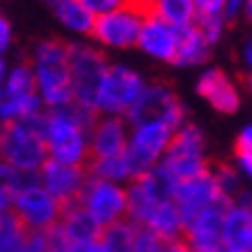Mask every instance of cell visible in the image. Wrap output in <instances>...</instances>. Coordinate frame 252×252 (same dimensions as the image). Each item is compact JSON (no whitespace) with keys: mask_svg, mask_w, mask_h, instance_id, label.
<instances>
[{"mask_svg":"<svg viewBox=\"0 0 252 252\" xmlns=\"http://www.w3.org/2000/svg\"><path fill=\"white\" fill-rule=\"evenodd\" d=\"M97 114L93 109L69 104L65 109H51L42 114V137L46 146V158L61 164L84 167L91 158L88 132Z\"/></svg>","mask_w":252,"mask_h":252,"instance_id":"cell-1","label":"cell"},{"mask_svg":"<svg viewBox=\"0 0 252 252\" xmlns=\"http://www.w3.org/2000/svg\"><path fill=\"white\" fill-rule=\"evenodd\" d=\"M35 77L37 91L46 111L69 107L72 88H69V65H67V44L61 39H42L35 51L32 61L28 63Z\"/></svg>","mask_w":252,"mask_h":252,"instance_id":"cell-2","label":"cell"},{"mask_svg":"<svg viewBox=\"0 0 252 252\" xmlns=\"http://www.w3.org/2000/svg\"><path fill=\"white\" fill-rule=\"evenodd\" d=\"M0 160L23 176H37L49 160L42 137V116L0 123Z\"/></svg>","mask_w":252,"mask_h":252,"instance_id":"cell-3","label":"cell"},{"mask_svg":"<svg viewBox=\"0 0 252 252\" xmlns=\"http://www.w3.org/2000/svg\"><path fill=\"white\" fill-rule=\"evenodd\" d=\"M67 65H69V88L74 104L95 111L99 84L107 74L109 61L104 51L91 42H72L67 44Z\"/></svg>","mask_w":252,"mask_h":252,"instance_id":"cell-4","label":"cell"},{"mask_svg":"<svg viewBox=\"0 0 252 252\" xmlns=\"http://www.w3.org/2000/svg\"><path fill=\"white\" fill-rule=\"evenodd\" d=\"M146 84L148 81L139 69L125 63H109L107 74L99 84L97 99H95V114L125 118L146 88Z\"/></svg>","mask_w":252,"mask_h":252,"instance_id":"cell-5","label":"cell"},{"mask_svg":"<svg viewBox=\"0 0 252 252\" xmlns=\"http://www.w3.org/2000/svg\"><path fill=\"white\" fill-rule=\"evenodd\" d=\"M176 181H185L192 176L208 171V155H206V134L197 123L185 121L174 130L171 144L160 162Z\"/></svg>","mask_w":252,"mask_h":252,"instance_id":"cell-6","label":"cell"},{"mask_svg":"<svg viewBox=\"0 0 252 252\" xmlns=\"http://www.w3.org/2000/svg\"><path fill=\"white\" fill-rule=\"evenodd\" d=\"M174 137V127L162 121H148L130 125V137L125 146V158L130 162L134 178L158 167Z\"/></svg>","mask_w":252,"mask_h":252,"instance_id":"cell-7","label":"cell"},{"mask_svg":"<svg viewBox=\"0 0 252 252\" xmlns=\"http://www.w3.org/2000/svg\"><path fill=\"white\" fill-rule=\"evenodd\" d=\"M12 213L16 215V220L21 222L26 231L44 234L58 224L63 206L39 185L35 176H26L21 190L14 197Z\"/></svg>","mask_w":252,"mask_h":252,"instance_id":"cell-8","label":"cell"},{"mask_svg":"<svg viewBox=\"0 0 252 252\" xmlns=\"http://www.w3.org/2000/svg\"><path fill=\"white\" fill-rule=\"evenodd\" d=\"M146 12H141L134 5H125L121 9H114L109 14L95 16L93 23V44L97 49L109 51H127L137 46V37L141 31Z\"/></svg>","mask_w":252,"mask_h":252,"instance_id":"cell-9","label":"cell"},{"mask_svg":"<svg viewBox=\"0 0 252 252\" xmlns=\"http://www.w3.org/2000/svg\"><path fill=\"white\" fill-rule=\"evenodd\" d=\"M77 204L91 218H95L102 227L127 218L125 185L111 183V181H104V178H97V176H91V174L86 176Z\"/></svg>","mask_w":252,"mask_h":252,"instance_id":"cell-10","label":"cell"},{"mask_svg":"<svg viewBox=\"0 0 252 252\" xmlns=\"http://www.w3.org/2000/svg\"><path fill=\"white\" fill-rule=\"evenodd\" d=\"M174 176L169 174L167 169L158 164L151 171L132 178L130 183L125 185V194H127V220H132L137 227H141L144 218L148 215V211L160 204L164 199H174L176 190Z\"/></svg>","mask_w":252,"mask_h":252,"instance_id":"cell-11","label":"cell"},{"mask_svg":"<svg viewBox=\"0 0 252 252\" xmlns=\"http://www.w3.org/2000/svg\"><path fill=\"white\" fill-rule=\"evenodd\" d=\"M125 121H127V125L162 121L176 130L178 125L185 123V107L171 86L162 84V81H153V84H146L139 99L134 102V107L127 111Z\"/></svg>","mask_w":252,"mask_h":252,"instance_id":"cell-12","label":"cell"},{"mask_svg":"<svg viewBox=\"0 0 252 252\" xmlns=\"http://www.w3.org/2000/svg\"><path fill=\"white\" fill-rule=\"evenodd\" d=\"M227 201H229V199H224L222 192L218 190L211 169L199 176L178 181V183H176V190H174V204H176V208H178L181 218H183V224L190 220V218L199 215L201 211L213 208V206H218V204H227Z\"/></svg>","mask_w":252,"mask_h":252,"instance_id":"cell-13","label":"cell"},{"mask_svg":"<svg viewBox=\"0 0 252 252\" xmlns=\"http://www.w3.org/2000/svg\"><path fill=\"white\" fill-rule=\"evenodd\" d=\"M222 248L252 252V192L241 190L224 208Z\"/></svg>","mask_w":252,"mask_h":252,"instance_id":"cell-14","label":"cell"},{"mask_svg":"<svg viewBox=\"0 0 252 252\" xmlns=\"http://www.w3.org/2000/svg\"><path fill=\"white\" fill-rule=\"evenodd\" d=\"M86 176L88 174L84 171V167H72V164H61V162L46 160L44 167L39 169L35 178L61 206H69V204H74L79 199V192L84 188Z\"/></svg>","mask_w":252,"mask_h":252,"instance_id":"cell-15","label":"cell"},{"mask_svg":"<svg viewBox=\"0 0 252 252\" xmlns=\"http://www.w3.org/2000/svg\"><path fill=\"white\" fill-rule=\"evenodd\" d=\"M197 95L220 114H236L241 109V88L231 74L220 67H206L197 79Z\"/></svg>","mask_w":252,"mask_h":252,"instance_id":"cell-16","label":"cell"},{"mask_svg":"<svg viewBox=\"0 0 252 252\" xmlns=\"http://www.w3.org/2000/svg\"><path fill=\"white\" fill-rule=\"evenodd\" d=\"M176 44H178V28L164 23L155 14L144 16L141 31L137 37V49L144 56H148L151 61L158 63H174L176 56Z\"/></svg>","mask_w":252,"mask_h":252,"instance_id":"cell-17","label":"cell"},{"mask_svg":"<svg viewBox=\"0 0 252 252\" xmlns=\"http://www.w3.org/2000/svg\"><path fill=\"white\" fill-rule=\"evenodd\" d=\"M130 137V125L125 118L118 116H102L95 118L91 132H88V148H91V158H114V155L125 153Z\"/></svg>","mask_w":252,"mask_h":252,"instance_id":"cell-18","label":"cell"},{"mask_svg":"<svg viewBox=\"0 0 252 252\" xmlns=\"http://www.w3.org/2000/svg\"><path fill=\"white\" fill-rule=\"evenodd\" d=\"M229 204V201H227ZM227 204H218L206 208L199 215L190 218L183 224V241L192 250H208V248H222V218Z\"/></svg>","mask_w":252,"mask_h":252,"instance_id":"cell-19","label":"cell"},{"mask_svg":"<svg viewBox=\"0 0 252 252\" xmlns=\"http://www.w3.org/2000/svg\"><path fill=\"white\" fill-rule=\"evenodd\" d=\"M58 229L63 231V236L67 238L69 245H81V243H97L99 234H102V224L95 218H91L74 201L69 206H63Z\"/></svg>","mask_w":252,"mask_h":252,"instance_id":"cell-20","label":"cell"},{"mask_svg":"<svg viewBox=\"0 0 252 252\" xmlns=\"http://www.w3.org/2000/svg\"><path fill=\"white\" fill-rule=\"evenodd\" d=\"M141 229L153 231L155 236H160L167 243L183 238V218L178 213L174 199H164L160 204H155L141 222Z\"/></svg>","mask_w":252,"mask_h":252,"instance_id":"cell-21","label":"cell"},{"mask_svg":"<svg viewBox=\"0 0 252 252\" xmlns=\"http://www.w3.org/2000/svg\"><path fill=\"white\" fill-rule=\"evenodd\" d=\"M213 46L206 42V37L199 32L197 26H188L183 31H178V44H176L174 65L176 67H199L208 61Z\"/></svg>","mask_w":252,"mask_h":252,"instance_id":"cell-22","label":"cell"},{"mask_svg":"<svg viewBox=\"0 0 252 252\" xmlns=\"http://www.w3.org/2000/svg\"><path fill=\"white\" fill-rule=\"evenodd\" d=\"M56 19L61 21V26L65 31H69L77 37H91L93 32V23H95V16L88 12V9L77 2V0H67L54 9Z\"/></svg>","mask_w":252,"mask_h":252,"instance_id":"cell-23","label":"cell"},{"mask_svg":"<svg viewBox=\"0 0 252 252\" xmlns=\"http://www.w3.org/2000/svg\"><path fill=\"white\" fill-rule=\"evenodd\" d=\"M137 231L139 227L132 220H118L114 224L102 227L97 243L104 248V252H132L134 241H137Z\"/></svg>","mask_w":252,"mask_h":252,"instance_id":"cell-24","label":"cell"},{"mask_svg":"<svg viewBox=\"0 0 252 252\" xmlns=\"http://www.w3.org/2000/svg\"><path fill=\"white\" fill-rule=\"evenodd\" d=\"M151 14H155L158 19H162L164 23L174 26L178 31L194 26V21H197V12H194L192 0H155Z\"/></svg>","mask_w":252,"mask_h":252,"instance_id":"cell-25","label":"cell"},{"mask_svg":"<svg viewBox=\"0 0 252 252\" xmlns=\"http://www.w3.org/2000/svg\"><path fill=\"white\" fill-rule=\"evenodd\" d=\"M37 95L35 91V77L28 63H19L14 67L7 69V77L2 84V97L5 99H23Z\"/></svg>","mask_w":252,"mask_h":252,"instance_id":"cell-26","label":"cell"},{"mask_svg":"<svg viewBox=\"0 0 252 252\" xmlns=\"http://www.w3.org/2000/svg\"><path fill=\"white\" fill-rule=\"evenodd\" d=\"M91 176H97V178H104V181H111V183H121L127 185L134 178L132 174V167L125 153L123 155H114V158H99V160L91 162Z\"/></svg>","mask_w":252,"mask_h":252,"instance_id":"cell-27","label":"cell"},{"mask_svg":"<svg viewBox=\"0 0 252 252\" xmlns=\"http://www.w3.org/2000/svg\"><path fill=\"white\" fill-rule=\"evenodd\" d=\"M28 231L23 229V224L16 220L12 211L0 213V252H19V248L26 241Z\"/></svg>","mask_w":252,"mask_h":252,"instance_id":"cell-28","label":"cell"},{"mask_svg":"<svg viewBox=\"0 0 252 252\" xmlns=\"http://www.w3.org/2000/svg\"><path fill=\"white\" fill-rule=\"evenodd\" d=\"M26 176L19 174L14 167H9L7 162L0 160V213H7L12 211L16 192L21 190Z\"/></svg>","mask_w":252,"mask_h":252,"instance_id":"cell-29","label":"cell"},{"mask_svg":"<svg viewBox=\"0 0 252 252\" xmlns=\"http://www.w3.org/2000/svg\"><path fill=\"white\" fill-rule=\"evenodd\" d=\"M215 178V185H218V190L222 192V197L224 199H234L241 192V174H238L236 167H231V164H220V167L211 171Z\"/></svg>","mask_w":252,"mask_h":252,"instance_id":"cell-30","label":"cell"},{"mask_svg":"<svg viewBox=\"0 0 252 252\" xmlns=\"http://www.w3.org/2000/svg\"><path fill=\"white\" fill-rule=\"evenodd\" d=\"M227 23H229V19L227 16H197V21H194V26L199 28V32L206 37V42L211 46L218 44L222 37H224V32H227Z\"/></svg>","mask_w":252,"mask_h":252,"instance_id":"cell-31","label":"cell"},{"mask_svg":"<svg viewBox=\"0 0 252 252\" xmlns=\"http://www.w3.org/2000/svg\"><path fill=\"white\" fill-rule=\"evenodd\" d=\"M164 250H167V241H162L160 236H155L153 231L139 227L137 241H134L132 252H164Z\"/></svg>","mask_w":252,"mask_h":252,"instance_id":"cell-32","label":"cell"},{"mask_svg":"<svg viewBox=\"0 0 252 252\" xmlns=\"http://www.w3.org/2000/svg\"><path fill=\"white\" fill-rule=\"evenodd\" d=\"M81 2L93 16H102V14H109L114 9H121L125 5H130V0H77Z\"/></svg>","mask_w":252,"mask_h":252,"instance_id":"cell-33","label":"cell"},{"mask_svg":"<svg viewBox=\"0 0 252 252\" xmlns=\"http://www.w3.org/2000/svg\"><path fill=\"white\" fill-rule=\"evenodd\" d=\"M192 5L197 16H227L224 14L227 0H192Z\"/></svg>","mask_w":252,"mask_h":252,"instance_id":"cell-34","label":"cell"},{"mask_svg":"<svg viewBox=\"0 0 252 252\" xmlns=\"http://www.w3.org/2000/svg\"><path fill=\"white\" fill-rule=\"evenodd\" d=\"M19 252H49V243H46L44 234H35V231H28L26 234V241L19 248Z\"/></svg>","mask_w":252,"mask_h":252,"instance_id":"cell-35","label":"cell"},{"mask_svg":"<svg viewBox=\"0 0 252 252\" xmlns=\"http://www.w3.org/2000/svg\"><path fill=\"white\" fill-rule=\"evenodd\" d=\"M12 42H14V31H12V23L0 14V56L5 58L9 49H12Z\"/></svg>","mask_w":252,"mask_h":252,"instance_id":"cell-36","label":"cell"},{"mask_svg":"<svg viewBox=\"0 0 252 252\" xmlns=\"http://www.w3.org/2000/svg\"><path fill=\"white\" fill-rule=\"evenodd\" d=\"M236 155H252V123L243 125L236 137Z\"/></svg>","mask_w":252,"mask_h":252,"instance_id":"cell-37","label":"cell"},{"mask_svg":"<svg viewBox=\"0 0 252 252\" xmlns=\"http://www.w3.org/2000/svg\"><path fill=\"white\" fill-rule=\"evenodd\" d=\"M236 169L241 176L252 181V155H236Z\"/></svg>","mask_w":252,"mask_h":252,"instance_id":"cell-38","label":"cell"},{"mask_svg":"<svg viewBox=\"0 0 252 252\" xmlns=\"http://www.w3.org/2000/svg\"><path fill=\"white\" fill-rule=\"evenodd\" d=\"M245 0H227V7H224V14H227V19H236L238 14H241V9H243Z\"/></svg>","mask_w":252,"mask_h":252,"instance_id":"cell-39","label":"cell"},{"mask_svg":"<svg viewBox=\"0 0 252 252\" xmlns=\"http://www.w3.org/2000/svg\"><path fill=\"white\" fill-rule=\"evenodd\" d=\"M63 252H104V248L99 243H81V245H69Z\"/></svg>","mask_w":252,"mask_h":252,"instance_id":"cell-40","label":"cell"},{"mask_svg":"<svg viewBox=\"0 0 252 252\" xmlns=\"http://www.w3.org/2000/svg\"><path fill=\"white\" fill-rule=\"evenodd\" d=\"M241 61H243V65L248 67V72H252V37L245 39L243 49H241Z\"/></svg>","mask_w":252,"mask_h":252,"instance_id":"cell-41","label":"cell"},{"mask_svg":"<svg viewBox=\"0 0 252 252\" xmlns=\"http://www.w3.org/2000/svg\"><path fill=\"white\" fill-rule=\"evenodd\" d=\"M164 252H194L190 248V245L185 243L183 238H178V241H171V243H167V250Z\"/></svg>","mask_w":252,"mask_h":252,"instance_id":"cell-42","label":"cell"},{"mask_svg":"<svg viewBox=\"0 0 252 252\" xmlns=\"http://www.w3.org/2000/svg\"><path fill=\"white\" fill-rule=\"evenodd\" d=\"M130 5H134V7H139L141 12H151L153 9V5H155V0H130Z\"/></svg>","mask_w":252,"mask_h":252,"instance_id":"cell-43","label":"cell"},{"mask_svg":"<svg viewBox=\"0 0 252 252\" xmlns=\"http://www.w3.org/2000/svg\"><path fill=\"white\" fill-rule=\"evenodd\" d=\"M241 16H245V21L252 26V0H245L243 9H241Z\"/></svg>","mask_w":252,"mask_h":252,"instance_id":"cell-44","label":"cell"},{"mask_svg":"<svg viewBox=\"0 0 252 252\" xmlns=\"http://www.w3.org/2000/svg\"><path fill=\"white\" fill-rule=\"evenodd\" d=\"M7 61L0 56V88H2V84H5V77H7Z\"/></svg>","mask_w":252,"mask_h":252,"instance_id":"cell-45","label":"cell"},{"mask_svg":"<svg viewBox=\"0 0 252 252\" xmlns=\"http://www.w3.org/2000/svg\"><path fill=\"white\" fill-rule=\"evenodd\" d=\"M44 2H46V5H49L51 9H56L58 5H63V2H67V0H44Z\"/></svg>","mask_w":252,"mask_h":252,"instance_id":"cell-46","label":"cell"},{"mask_svg":"<svg viewBox=\"0 0 252 252\" xmlns=\"http://www.w3.org/2000/svg\"><path fill=\"white\" fill-rule=\"evenodd\" d=\"M245 86H248V91L252 95V72H248V77H245Z\"/></svg>","mask_w":252,"mask_h":252,"instance_id":"cell-47","label":"cell"},{"mask_svg":"<svg viewBox=\"0 0 252 252\" xmlns=\"http://www.w3.org/2000/svg\"><path fill=\"white\" fill-rule=\"evenodd\" d=\"M194 252H222V248H208V250H194Z\"/></svg>","mask_w":252,"mask_h":252,"instance_id":"cell-48","label":"cell"},{"mask_svg":"<svg viewBox=\"0 0 252 252\" xmlns=\"http://www.w3.org/2000/svg\"><path fill=\"white\" fill-rule=\"evenodd\" d=\"M2 102H5V97H2V88H0V114H2Z\"/></svg>","mask_w":252,"mask_h":252,"instance_id":"cell-49","label":"cell"},{"mask_svg":"<svg viewBox=\"0 0 252 252\" xmlns=\"http://www.w3.org/2000/svg\"><path fill=\"white\" fill-rule=\"evenodd\" d=\"M222 252H238V250H229V248H222Z\"/></svg>","mask_w":252,"mask_h":252,"instance_id":"cell-50","label":"cell"}]
</instances>
